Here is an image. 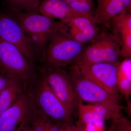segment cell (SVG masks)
<instances>
[{
  "instance_id": "cell-1",
  "label": "cell",
  "mask_w": 131,
  "mask_h": 131,
  "mask_svg": "<svg viewBox=\"0 0 131 131\" xmlns=\"http://www.w3.org/2000/svg\"><path fill=\"white\" fill-rule=\"evenodd\" d=\"M86 46L58 30L51 37L42 55L45 65L63 68L76 64Z\"/></svg>"
},
{
  "instance_id": "cell-2",
  "label": "cell",
  "mask_w": 131,
  "mask_h": 131,
  "mask_svg": "<svg viewBox=\"0 0 131 131\" xmlns=\"http://www.w3.org/2000/svg\"><path fill=\"white\" fill-rule=\"evenodd\" d=\"M69 67L68 75L80 100L102 104L120 112L124 109L118 104V99L83 76L77 65L73 64Z\"/></svg>"
},
{
  "instance_id": "cell-3",
  "label": "cell",
  "mask_w": 131,
  "mask_h": 131,
  "mask_svg": "<svg viewBox=\"0 0 131 131\" xmlns=\"http://www.w3.org/2000/svg\"><path fill=\"white\" fill-rule=\"evenodd\" d=\"M33 64L13 45L0 38V74L21 83L32 79Z\"/></svg>"
},
{
  "instance_id": "cell-4",
  "label": "cell",
  "mask_w": 131,
  "mask_h": 131,
  "mask_svg": "<svg viewBox=\"0 0 131 131\" xmlns=\"http://www.w3.org/2000/svg\"><path fill=\"white\" fill-rule=\"evenodd\" d=\"M86 46L76 65L86 66L101 62L118 64L122 57L120 46L110 33L102 31Z\"/></svg>"
},
{
  "instance_id": "cell-5",
  "label": "cell",
  "mask_w": 131,
  "mask_h": 131,
  "mask_svg": "<svg viewBox=\"0 0 131 131\" xmlns=\"http://www.w3.org/2000/svg\"><path fill=\"white\" fill-rule=\"evenodd\" d=\"M32 93L36 106L51 121L74 124L75 111L59 100L42 78Z\"/></svg>"
},
{
  "instance_id": "cell-6",
  "label": "cell",
  "mask_w": 131,
  "mask_h": 131,
  "mask_svg": "<svg viewBox=\"0 0 131 131\" xmlns=\"http://www.w3.org/2000/svg\"><path fill=\"white\" fill-rule=\"evenodd\" d=\"M0 38L18 48L33 64L37 54L27 35L9 10L0 12Z\"/></svg>"
},
{
  "instance_id": "cell-7",
  "label": "cell",
  "mask_w": 131,
  "mask_h": 131,
  "mask_svg": "<svg viewBox=\"0 0 131 131\" xmlns=\"http://www.w3.org/2000/svg\"><path fill=\"white\" fill-rule=\"evenodd\" d=\"M41 78L55 94L71 110L77 109L80 100L75 93L68 71L63 68L44 66L41 69Z\"/></svg>"
},
{
  "instance_id": "cell-8",
  "label": "cell",
  "mask_w": 131,
  "mask_h": 131,
  "mask_svg": "<svg viewBox=\"0 0 131 131\" xmlns=\"http://www.w3.org/2000/svg\"><path fill=\"white\" fill-rule=\"evenodd\" d=\"M35 103L32 92L23 91L15 102L0 115V131H18L30 120Z\"/></svg>"
},
{
  "instance_id": "cell-9",
  "label": "cell",
  "mask_w": 131,
  "mask_h": 131,
  "mask_svg": "<svg viewBox=\"0 0 131 131\" xmlns=\"http://www.w3.org/2000/svg\"><path fill=\"white\" fill-rule=\"evenodd\" d=\"M117 65L110 63L101 62L78 67L83 76L118 100L119 92L117 85Z\"/></svg>"
},
{
  "instance_id": "cell-10",
  "label": "cell",
  "mask_w": 131,
  "mask_h": 131,
  "mask_svg": "<svg viewBox=\"0 0 131 131\" xmlns=\"http://www.w3.org/2000/svg\"><path fill=\"white\" fill-rule=\"evenodd\" d=\"M94 19L84 15L59 21L58 30L81 43L86 44L97 37L100 30Z\"/></svg>"
},
{
  "instance_id": "cell-11",
  "label": "cell",
  "mask_w": 131,
  "mask_h": 131,
  "mask_svg": "<svg viewBox=\"0 0 131 131\" xmlns=\"http://www.w3.org/2000/svg\"><path fill=\"white\" fill-rule=\"evenodd\" d=\"M26 35L31 34H52L58 30L59 21L39 12L10 11Z\"/></svg>"
},
{
  "instance_id": "cell-12",
  "label": "cell",
  "mask_w": 131,
  "mask_h": 131,
  "mask_svg": "<svg viewBox=\"0 0 131 131\" xmlns=\"http://www.w3.org/2000/svg\"><path fill=\"white\" fill-rule=\"evenodd\" d=\"M109 28L120 46L121 57L131 58V12L125 11L114 17L110 21Z\"/></svg>"
},
{
  "instance_id": "cell-13",
  "label": "cell",
  "mask_w": 131,
  "mask_h": 131,
  "mask_svg": "<svg viewBox=\"0 0 131 131\" xmlns=\"http://www.w3.org/2000/svg\"><path fill=\"white\" fill-rule=\"evenodd\" d=\"M94 18L96 24L109 28L111 20L125 11L131 12V0H96Z\"/></svg>"
},
{
  "instance_id": "cell-14",
  "label": "cell",
  "mask_w": 131,
  "mask_h": 131,
  "mask_svg": "<svg viewBox=\"0 0 131 131\" xmlns=\"http://www.w3.org/2000/svg\"><path fill=\"white\" fill-rule=\"evenodd\" d=\"M38 12L51 18L59 19V21H62L75 16L84 15L73 10L65 0H42Z\"/></svg>"
},
{
  "instance_id": "cell-15",
  "label": "cell",
  "mask_w": 131,
  "mask_h": 131,
  "mask_svg": "<svg viewBox=\"0 0 131 131\" xmlns=\"http://www.w3.org/2000/svg\"><path fill=\"white\" fill-rule=\"evenodd\" d=\"M117 85L119 92L125 97L126 102L131 94V59L125 58L117 65Z\"/></svg>"
},
{
  "instance_id": "cell-16",
  "label": "cell",
  "mask_w": 131,
  "mask_h": 131,
  "mask_svg": "<svg viewBox=\"0 0 131 131\" xmlns=\"http://www.w3.org/2000/svg\"><path fill=\"white\" fill-rule=\"evenodd\" d=\"M21 84L18 81L14 80L0 93V115L13 105L22 93Z\"/></svg>"
},
{
  "instance_id": "cell-17",
  "label": "cell",
  "mask_w": 131,
  "mask_h": 131,
  "mask_svg": "<svg viewBox=\"0 0 131 131\" xmlns=\"http://www.w3.org/2000/svg\"><path fill=\"white\" fill-rule=\"evenodd\" d=\"M42 0H3L8 10L15 12H38Z\"/></svg>"
},
{
  "instance_id": "cell-18",
  "label": "cell",
  "mask_w": 131,
  "mask_h": 131,
  "mask_svg": "<svg viewBox=\"0 0 131 131\" xmlns=\"http://www.w3.org/2000/svg\"><path fill=\"white\" fill-rule=\"evenodd\" d=\"M79 119L78 123L88 124L94 122L105 121V120L96 113L88 104L84 105L80 100L77 108Z\"/></svg>"
},
{
  "instance_id": "cell-19",
  "label": "cell",
  "mask_w": 131,
  "mask_h": 131,
  "mask_svg": "<svg viewBox=\"0 0 131 131\" xmlns=\"http://www.w3.org/2000/svg\"><path fill=\"white\" fill-rule=\"evenodd\" d=\"M54 33L31 34L27 35L37 54L43 55L51 37Z\"/></svg>"
},
{
  "instance_id": "cell-20",
  "label": "cell",
  "mask_w": 131,
  "mask_h": 131,
  "mask_svg": "<svg viewBox=\"0 0 131 131\" xmlns=\"http://www.w3.org/2000/svg\"><path fill=\"white\" fill-rule=\"evenodd\" d=\"M88 105L96 113L103 117L105 120H112L122 115L121 112L102 104L90 103Z\"/></svg>"
},
{
  "instance_id": "cell-21",
  "label": "cell",
  "mask_w": 131,
  "mask_h": 131,
  "mask_svg": "<svg viewBox=\"0 0 131 131\" xmlns=\"http://www.w3.org/2000/svg\"><path fill=\"white\" fill-rule=\"evenodd\" d=\"M69 5L75 12L94 19V15L95 9L94 6L80 0L71 3Z\"/></svg>"
},
{
  "instance_id": "cell-22",
  "label": "cell",
  "mask_w": 131,
  "mask_h": 131,
  "mask_svg": "<svg viewBox=\"0 0 131 131\" xmlns=\"http://www.w3.org/2000/svg\"><path fill=\"white\" fill-rule=\"evenodd\" d=\"M110 127L114 131H131V123L126 117L121 115L112 120Z\"/></svg>"
},
{
  "instance_id": "cell-23",
  "label": "cell",
  "mask_w": 131,
  "mask_h": 131,
  "mask_svg": "<svg viewBox=\"0 0 131 131\" xmlns=\"http://www.w3.org/2000/svg\"><path fill=\"white\" fill-rule=\"evenodd\" d=\"M83 131H104V121L82 124L77 123L75 125Z\"/></svg>"
},
{
  "instance_id": "cell-24",
  "label": "cell",
  "mask_w": 131,
  "mask_h": 131,
  "mask_svg": "<svg viewBox=\"0 0 131 131\" xmlns=\"http://www.w3.org/2000/svg\"><path fill=\"white\" fill-rule=\"evenodd\" d=\"M68 124L55 122L50 120L46 131H62L64 127Z\"/></svg>"
},
{
  "instance_id": "cell-25",
  "label": "cell",
  "mask_w": 131,
  "mask_h": 131,
  "mask_svg": "<svg viewBox=\"0 0 131 131\" xmlns=\"http://www.w3.org/2000/svg\"><path fill=\"white\" fill-rule=\"evenodd\" d=\"M14 80H15L0 74V93Z\"/></svg>"
},
{
  "instance_id": "cell-26",
  "label": "cell",
  "mask_w": 131,
  "mask_h": 131,
  "mask_svg": "<svg viewBox=\"0 0 131 131\" xmlns=\"http://www.w3.org/2000/svg\"><path fill=\"white\" fill-rule=\"evenodd\" d=\"M18 131H34L31 127L30 125H29L28 122L24 126L22 127Z\"/></svg>"
},
{
  "instance_id": "cell-27",
  "label": "cell",
  "mask_w": 131,
  "mask_h": 131,
  "mask_svg": "<svg viewBox=\"0 0 131 131\" xmlns=\"http://www.w3.org/2000/svg\"><path fill=\"white\" fill-rule=\"evenodd\" d=\"M70 131H83L81 129L78 127L74 124L71 125L70 127Z\"/></svg>"
},
{
  "instance_id": "cell-28",
  "label": "cell",
  "mask_w": 131,
  "mask_h": 131,
  "mask_svg": "<svg viewBox=\"0 0 131 131\" xmlns=\"http://www.w3.org/2000/svg\"><path fill=\"white\" fill-rule=\"evenodd\" d=\"M71 125H66L64 127L62 131H70V127Z\"/></svg>"
},
{
  "instance_id": "cell-29",
  "label": "cell",
  "mask_w": 131,
  "mask_h": 131,
  "mask_svg": "<svg viewBox=\"0 0 131 131\" xmlns=\"http://www.w3.org/2000/svg\"><path fill=\"white\" fill-rule=\"evenodd\" d=\"M80 1L88 3L94 6V0H80Z\"/></svg>"
},
{
  "instance_id": "cell-30",
  "label": "cell",
  "mask_w": 131,
  "mask_h": 131,
  "mask_svg": "<svg viewBox=\"0 0 131 131\" xmlns=\"http://www.w3.org/2000/svg\"><path fill=\"white\" fill-rule=\"evenodd\" d=\"M65 1L68 4H69L70 3H71L77 1H79V0H65Z\"/></svg>"
},
{
  "instance_id": "cell-31",
  "label": "cell",
  "mask_w": 131,
  "mask_h": 131,
  "mask_svg": "<svg viewBox=\"0 0 131 131\" xmlns=\"http://www.w3.org/2000/svg\"><path fill=\"white\" fill-rule=\"evenodd\" d=\"M106 131H114V130H113L112 129H111L110 127H109V128H108V129H107V130Z\"/></svg>"
}]
</instances>
